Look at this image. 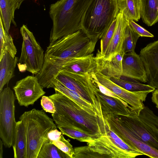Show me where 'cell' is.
Here are the masks:
<instances>
[{"instance_id":"cell-37","label":"cell","mask_w":158,"mask_h":158,"mask_svg":"<svg viewBox=\"0 0 158 158\" xmlns=\"http://www.w3.org/2000/svg\"><path fill=\"white\" fill-rule=\"evenodd\" d=\"M62 133L57 129L52 130L49 131L47 135V138L51 142L58 139L60 137Z\"/></svg>"},{"instance_id":"cell-13","label":"cell","mask_w":158,"mask_h":158,"mask_svg":"<svg viewBox=\"0 0 158 158\" xmlns=\"http://www.w3.org/2000/svg\"><path fill=\"white\" fill-rule=\"evenodd\" d=\"M127 129L141 141L158 150V141L148 131L132 108L128 115L113 114Z\"/></svg>"},{"instance_id":"cell-23","label":"cell","mask_w":158,"mask_h":158,"mask_svg":"<svg viewBox=\"0 0 158 158\" xmlns=\"http://www.w3.org/2000/svg\"><path fill=\"white\" fill-rule=\"evenodd\" d=\"M140 15L143 21L148 26L158 22V0H140Z\"/></svg>"},{"instance_id":"cell-16","label":"cell","mask_w":158,"mask_h":158,"mask_svg":"<svg viewBox=\"0 0 158 158\" xmlns=\"http://www.w3.org/2000/svg\"><path fill=\"white\" fill-rule=\"evenodd\" d=\"M116 18V27L106 52L102 56H96L102 58L105 60H110L118 53L123 51L125 30L129 24V20L120 12Z\"/></svg>"},{"instance_id":"cell-39","label":"cell","mask_w":158,"mask_h":158,"mask_svg":"<svg viewBox=\"0 0 158 158\" xmlns=\"http://www.w3.org/2000/svg\"><path fill=\"white\" fill-rule=\"evenodd\" d=\"M3 143L1 139H0V158L3 157Z\"/></svg>"},{"instance_id":"cell-4","label":"cell","mask_w":158,"mask_h":158,"mask_svg":"<svg viewBox=\"0 0 158 158\" xmlns=\"http://www.w3.org/2000/svg\"><path fill=\"white\" fill-rule=\"evenodd\" d=\"M118 0H91L82 17L81 30L90 39H101L119 12Z\"/></svg>"},{"instance_id":"cell-21","label":"cell","mask_w":158,"mask_h":158,"mask_svg":"<svg viewBox=\"0 0 158 158\" xmlns=\"http://www.w3.org/2000/svg\"><path fill=\"white\" fill-rule=\"evenodd\" d=\"M14 158H26L27 143L24 126L23 122H17L12 145Z\"/></svg>"},{"instance_id":"cell-32","label":"cell","mask_w":158,"mask_h":158,"mask_svg":"<svg viewBox=\"0 0 158 158\" xmlns=\"http://www.w3.org/2000/svg\"><path fill=\"white\" fill-rule=\"evenodd\" d=\"M116 23L117 18L112 22L101 38L100 50L98 51L96 56H102L104 55L114 34Z\"/></svg>"},{"instance_id":"cell-27","label":"cell","mask_w":158,"mask_h":158,"mask_svg":"<svg viewBox=\"0 0 158 158\" xmlns=\"http://www.w3.org/2000/svg\"><path fill=\"white\" fill-rule=\"evenodd\" d=\"M6 51L13 58L15 57L17 51L13 39L11 35L6 31L0 17V60Z\"/></svg>"},{"instance_id":"cell-40","label":"cell","mask_w":158,"mask_h":158,"mask_svg":"<svg viewBox=\"0 0 158 158\" xmlns=\"http://www.w3.org/2000/svg\"><path fill=\"white\" fill-rule=\"evenodd\" d=\"M24 0H17L19 8L20 7L21 4Z\"/></svg>"},{"instance_id":"cell-25","label":"cell","mask_w":158,"mask_h":158,"mask_svg":"<svg viewBox=\"0 0 158 158\" xmlns=\"http://www.w3.org/2000/svg\"><path fill=\"white\" fill-rule=\"evenodd\" d=\"M138 115L146 129L158 141V116L145 106Z\"/></svg>"},{"instance_id":"cell-20","label":"cell","mask_w":158,"mask_h":158,"mask_svg":"<svg viewBox=\"0 0 158 158\" xmlns=\"http://www.w3.org/2000/svg\"><path fill=\"white\" fill-rule=\"evenodd\" d=\"M19 60L16 56L12 57L7 51L0 60V92L14 77V71Z\"/></svg>"},{"instance_id":"cell-35","label":"cell","mask_w":158,"mask_h":158,"mask_svg":"<svg viewBox=\"0 0 158 158\" xmlns=\"http://www.w3.org/2000/svg\"><path fill=\"white\" fill-rule=\"evenodd\" d=\"M40 103L43 109L46 112L51 114L56 112V109L54 102L49 96H43L41 99Z\"/></svg>"},{"instance_id":"cell-6","label":"cell","mask_w":158,"mask_h":158,"mask_svg":"<svg viewBox=\"0 0 158 158\" xmlns=\"http://www.w3.org/2000/svg\"><path fill=\"white\" fill-rule=\"evenodd\" d=\"M105 133L87 145L94 152L104 158H134L140 152L129 146L124 142L106 124Z\"/></svg>"},{"instance_id":"cell-31","label":"cell","mask_w":158,"mask_h":158,"mask_svg":"<svg viewBox=\"0 0 158 158\" xmlns=\"http://www.w3.org/2000/svg\"><path fill=\"white\" fill-rule=\"evenodd\" d=\"M139 37L129 23L126 29L123 45L122 50L124 53L135 52L136 43Z\"/></svg>"},{"instance_id":"cell-22","label":"cell","mask_w":158,"mask_h":158,"mask_svg":"<svg viewBox=\"0 0 158 158\" xmlns=\"http://www.w3.org/2000/svg\"><path fill=\"white\" fill-rule=\"evenodd\" d=\"M19 9L17 0H0V17L7 33H9L11 23L16 26L14 15L15 10Z\"/></svg>"},{"instance_id":"cell-36","label":"cell","mask_w":158,"mask_h":158,"mask_svg":"<svg viewBox=\"0 0 158 158\" xmlns=\"http://www.w3.org/2000/svg\"><path fill=\"white\" fill-rule=\"evenodd\" d=\"M129 23L134 31L140 37H153L154 36L153 34L136 23L134 20H129Z\"/></svg>"},{"instance_id":"cell-5","label":"cell","mask_w":158,"mask_h":158,"mask_svg":"<svg viewBox=\"0 0 158 158\" xmlns=\"http://www.w3.org/2000/svg\"><path fill=\"white\" fill-rule=\"evenodd\" d=\"M25 127L27 143L26 158H37L48 132L57 128L53 119L42 110L35 109L24 112L20 117Z\"/></svg>"},{"instance_id":"cell-38","label":"cell","mask_w":158,"mask_h":158,"mask_svg":"<svg viewBox=\"0 0 158 158\" xmlns=\"http://www.w3.org/2000/svg\"><path fill=\"white\" fill-rule=\"evenodd\" d=\"M151 98L152 102L155 104L156 107L158 109V89H155L152 92Z\"/></svg>"},{"instance_id":"cell-29","label":"cell","mask_w":158,"mask_h":158,"mask_svg":"<svg viewBox=\"0 0 158 158\" xmlns=\"http://www.w3.org/2000/svg\"><path fill=\"white\" fill-rule=\"evenodd\" d=\"M110 80L120 87L133 92H153L155 88L149 85H146L136 82H133L120 78H110Z\"/></svg>"},{"instance_id":"cell-10","label":"cell","mask_w":158,"mask_h":158,"mask_svg":"<svg viewBox=\"0 0 158 158\" xmlns=\"http://www.w3.org/2000/svg\"><path fill=\"white\" fill-rule=\"evenodd\" d=\"M109 128L131 147L152 158H158V150L144 143L127 129L113 114L102 113Z\"/></svg>"},{"instance_id":"cell-8","label":"cell","mask_w":158,"mask_h":158,"mask_svg":"<svg viewBox=\"0 0 158 158\" xmlns=\"http://www.w3.org/2000/svg\"><path fill=\"white\" fill-rule=\"evenodd\" d=\"M56 79L91 103L99 118H103L100 104L95 95V87L89 74L61 71Z\"/></svg>"},{"instance_id":"cell-12","label":"cell","mask_w":158,"mask_h":158,"mask_svg":"<svg viewBox=\"0 0 158 158\" xmlns=\"http://www.w3.org/2000/svg\"><path fill=\"white\" fill-rule=\"evenodd\" d=\"M98 82L117 95L135 110L138 114L144 105L148 92H133L126 90L112 81L108 77L103 75L97 69L94 71Z\"/></svg>"},{"instance_id":"cell-26","label":"cell","mask_w":158,"mask_h":158,"mask_svg":"<svg viewBox=\"0 0 158 158\" xmlns=\"http://www.w3.org/2000/svg\"><path fill=\"white\" fill-rule=\"evenodd\" d=\"M53 83L54 89H56L59 90L89 114L97 115L92 104L83 99L77 93L67 88L56 79Z\"/></svg>"},{"instance_id":"cell-34","label":"cell","mask_w":158,"mask_h":158,"mask_svg":"<svg viewBox=\"0 0 158 158\" xmlns=\"http://www.w3.org/2000/svg\"><path fill=\"white\" fill-rule=\"evenodd\" d=\"M62 134L58 139L51 143L68 155L71 158H73L74 154V148L69 142L65 139Z\"/></svg>"},{"instance_id":"cell-3","label":"cell","mask_w":158,"mask_h":158,"mask_svg":"<svg viewBox=\"0 0 158 158\" xmlns=\"http://www.w3.org/2000/svg\"><path fill=\"white\" fill-rule=\"evenodd\" d=\"M91 0H59L51 5L52 21L50 43L81 30V20Z\"/></svg>"},{"instance_id":"cell-11","label":"cell","mask_w":158,"mask_h":158,"mask_svg":"<svg viewBox=\"0 0 158 158\" xmlns=\"http://www.w3.org/2000/svg\"><path fill=\"white\" fill-rule=\"evenodd\" d=\"M37 77L28 76L17 81L13 87L16 99L20 106L33 105L46 93Z\"/></svg>"},{"instance_id":"cell-17","label":"cell","mask_w":158,"mask_h":158,"mask_svg":"<svg viewBox=\"0 0 158 158\" xmlns=\"http://www.w3.org/2000/svg\"><path fill=\"white\" fill-rule=\"evenodd\" d=\"M95 95L100 104L102 113L129 114L132 107L122 99L106 95L96 87Z\"/></svg>"},{"instance_id":"cell-24","label":"cell","mask_w":158,"mask_h":158,"mask_svg":"<svg viewBox=\"0 0 158 158\" xmlns=\"http://www.w3.org/2000/svg\"><path fill=\"white\" fill-rule=\"evenodd\" d=\"M119 12L128 20L138 21L141 18L140 0H118Z\"/></svg>"},{"instance_id":"cell-28","label":"cell","mask_w":158,"mask_h":158,"mask_svg":"<svg viewBox=\"0 0 158 158\" xmlns=\"http://www.w3.org/2000/svg\"><path fill=\"white\" fill-rule=\"evenodd\" d=\"M37 158H71L51 143L47 138L39 152Z\"/></svg>"},{"instance_id":"cell-2","label":"cell","mask_w":158,"mask_h":158,"mask_svg":"<svg viewBox=\"0 0 158 158\" xmlns=\"http://www.w3.org/2000/svg\"><path fill=\"white\" fill-rule=\"evenodd\" d=\"M54 89L55 93L49 97L55 106L56 111L52 116L57 128L74 129L93 134H105L104 120L89 114L59 90Z\"/></svg>"},{"instance_id":"cell-19","label":"cell","mask_w":158,"mask_h":158,"mask_svg":"<svg viewBox=\"0 0 158 158\" xmlns=\"http://www.w3.org/2000/svg\"><path fill=\"white\" fill-rule=\"evenodd\" d=\"M96 69L95 56L92 54L72 59L63 67L61 71L89 74Z\"/></svg>"},{"instance_id":"cell-18","label":"cell","mask_w":158,"mask_h":158,"mask_svg":"<svg viewBox=\"0 0 158 158\" xmlns=\"http://www.w3.org/2000/svg\"><path fill=\"white\" fill-rule=\"evenodd\" d=\"M125 53L122 51L118 53L110 60L95 56L97 69L109 78H120L122 77V60Z\"/></svg>"},{"instance_id":"cell-7","label":"cell","mask_w":158,"mask_h":158,"mask_svg":"<svg viewBox=\"0 0 158 158\" xmlns=\"http://www.w3.org/2000/svg\"><path fill=\"white\" fill-rule=\"evenodd\" d=\"M20 32L23 41L17 64L19 69L21 72L26 70L36 75L41 71L44 64V51L26 25H23Z\"/></svg>"},{"instance_id":"cell-1","label":"cell","mask_w":158,"mask_h":158,"mask_svg":"<svg viewBox=\"0 0 158 158\" xmlns=\"http://www.w3.org/2000/svg\"><path fill=\"white\" fill-rule=\"evenodd\" d=\"M97 42L80 30L50 43L42 69L36 75L43 88H54L53 81L63 67L75 58L92 54Z\"/></svg>"},{"instance_id":"cell-33","label":"cell","mask_w":158,"mask_h":158,"mask_svg":"<svg viewBox=\"0 0 158 158\" xmlns=\"http://www.w3.org/2000/svg\"><path fill=\"white\" fill-rule=\"evenodd\" d=\"M74 149L73 158H104L102 155L93 151L88 145L76 147Z\"/></svg>"},{"instance_id":"cell-30","label":"cell","mask_w":158,"mask_h":158,"mask_svg":"<svg viewBox=\"0 0 158 158\" xmlns=\"http://www.w3.org/2000/svg\"><path fill=\"white\" fill-rule=\"evenodd\" d=\"M63 135L81 142H91L102 135L93 134L77 130L63 127L58 128Z\"/></svg>"},{"instance_id":"cell-15","label":"cell","mask_w":158,"mask_h":158,"mask_svg":"<svg viewBox=\"0 0 158 158\" xmlns=\"http://www.w3.org/2000/svg\"><path fill=\"white\" fill-rule=\"evenodd\" d=\"M122 76L143 83L148 82L145 69L139 55L135 52L125 53L122 60Z\"/></svg>"},{"instance_id":"cell-9","label":"cell","mask_w":158,"mask_h":158,"mask_svg":"<svg viewBox=\"0 0 158 158\" xmlns=\"http://www.w3.org/2000/svg\"><path fill=\"white\" fill-rule=\"evenodd\" d=\"M13 91L9 87L0 92V138L6 148L13 145L17 122Z\"/></svg>"},{"instance_id":"cell-14","label":"cell","mask_w":158,"mask_h":158,"mask_svg":"<svg viewBox=\"0 0 158 158\" xmlns=\"http://www.w3.org/2000/svg\"><path fill=\"white\" fill-rule=\"evenodd\" d=\"M139 55L145 69L149 85L158 89V40L142 48Z\"/></svg>"}]
</instances>
